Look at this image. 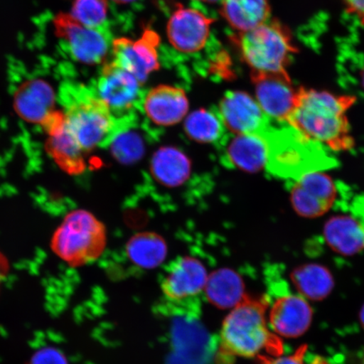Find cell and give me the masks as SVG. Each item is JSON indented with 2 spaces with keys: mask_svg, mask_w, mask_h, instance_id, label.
<instances>
[{
  "mask_svg": "<svg viewBox=\"0 0 364 364\" xmlns=\"http://www.w3.org/2000/svg\"><path fill=\"white\" fill-rule=\"evenodd\" d=\"M184 131L191 140L201 144H221L227 136L225 127L215 108L199 109L184 122Z\"/></svg>",
  "mask_w": 364,
  "mask_h": 364,
  "instance_id": "obj_26",
  "label": "cell"
},
{
  "mask_svg": "<svg viewBox=\"0 0 364 364\" xmlns=\"http://www.w3.org/2000/svg\"><path fill=\"white\" fill-rule=\"evenodd\" d=\"M353 212L354 213V216L362 223L364 227V196L363 197L358 198L356 201L353 203Z\"/></svg>",
  "mask_w": 364,
  "mask_h": 364,
  "instance_id": "obj_32",
  "label": "cell"
},
{
  "mask_svg": "<svg viewBox=\"0 0 364 364\" xmlns=\"http://www.w3.org/2000/svg\"><path fill=\"white\" fill-rule=\"evenodd\" d=\"M204 294L209 302L223 309H234L247 298L243 279L229 268H222L208 276Z\"/></svg>",
  "mask_w": 364,
  "mask_h": 364,
  "instance_id": "obj_22",
  "label": "cell"
},
{
  "mask_svg": "<svg viewBox=\"0 0 364 364\" xmlns=\"http://www.w3.org/2000/svg\"><path fill=\"white\" fill-rule=\"evenodd\" d=\"M52 249L73 267L93 262L107 245L106 228L92 213L79 209L67 215L52 239Z\"/></svg>",
  "mask_w": 364,
  "mask_h": 364,
  "instance_id": "obj_6",
  "label": "cell"
},
{
  "mask_svg": "<svg viewBox=\"0 0 364 364\" xmlns=\"http://www.w3.org/2000/svg\"><path fill=\"white\" fill-rule=\"evenodd\" d=\"M336 182L323 171L308 173L292 182L291 202L299 215L318 217L338 202Z\"/></svg>",
  "mask_w": 364,
  "mask_h": 364,
  "instance_id": "obj_12",
  "label": "cell"
},
{
  "mask_svg": "<svg viewBox=\"0 0 364 364\" xmlns=\"http://www.w3.org/2000/svg\"><path fill=\"white\" fill-rule=\"evenodd\" d=\"M313 311L302 295L285 293L273 302L269 312L271 330L279 338H298L311 327Z\"/></svg>",
  "mask_w": 364,
  "mask_h": 364,
  "instance_id": "obj_16",
  "label": "cell"
},
{
  "mask_svg": "<svg viewBox=\"0 0 364 364\" xmlns=\"http://www.w3.org/2000/svg\"><path fill=\"white\" fill-rule=\"evenodd\" d=\"M48 135L49 156L68 174H80L85 169V154L68 133L63 112L53 111L42 124Z\"/></svg>",
  "mask_w": 364,
  "mask_h": 364,
  "instance_id": "obj_17",
  "label": "cell"
},
{
  "mask_svg": "<svg viewBox=\"0 0 364 364\" xmlns=\"http://www.w3.org/2000/svg\"><path fill=\"white\" fill-rule=\"evenodd\" d=\"M250 76L262 111L270 120L286 122L298 93L288 73L252 71Z\"/></svg>",
  "mask_w": 364,
  "mask_h": 364,
  "instance_id": "obj_13",
  "label": "cell"
},
{
  "mask_svg": "<svg viewBox=\"0 0 364 364\" xmlns=\"http://www.w3.org/2000/svg\"><path fill=\"white\" fill-rule=\"evenodd\" d=\"M56 33L65 41L75 60L94 65L106 59L112 42L105 29L90 28L81 25L68 14H60L54 20Z\"/></svg>",
  "mask_w": 364,
  "mask_h": 364,
  "instance_id": "obj_8",
  "label": "cell"
},
{
  "mask_svg": "<svg viewBox=\"0 0 364 364\" xmlns=\"http://www.w3.org/2000/svg\"><path fill=\"white\" fill-rule=\"evenodd\" d=\"M292 279L299 294L306 299H325L334 285L330 272L317 264L300 267L294 272Z\"/></svg>",
  "mask_w": 364,
  "mask_h": 364,
  "instance_id": "obj_27",
  "label": "cell"
},
{
  "mask_svg": "<svg viewBox=\"0 0 364 364\" xmlns=\"http://www.w3.org/2000/svg\"><path fill=\"white\" fill-rule=\"evenodd\" d=\"M112 1L117 4H129L132 3H135L136 0H112Z\"/></svg>",
  "mask_w": 364,
  "mask_h": 364,
  "instance_id": "obj_33",
  "label": "cell"
},
{
  "mask_svg": "<svg viewBox=\"0 0 364 364\" xmlns=\"http://www.w3.org/2000/svg\"><path fill=\"white\" fill-rule=\"evenodd\" d=\"M55 95L47 82L33 80L25 82L14 97V107L23 120L42 124L54 111Z\"/></svg>",
  "mask_w": 364,
  "mask_h": 364,
  "instance_id": "obj_19",
  "label": "cell"
},
{
  "mask_svg": "<svg viewBox=\"0 0 364 364\" xmlns=\"http://www.w3.org/2000/svg\"><path fill=\"white\" fill-rule=\"evenodd\" d=\"M130 73L114 62L102 68L94 88L117 120L139 115L146 91Z\"/></svg>",
  "mask_w": 364,
  "mask_h": 364,
  "instance_id": "obj_7",
  "label": "cell"
},
{
  "mask_svg": "<svg viewBox=\"0 0 364 364\" xmlns=\"http://www.w3.org/2000/svg\"><path fill=\"white\" fill-rule=\"evenodd\" d=\"M215 109L230 134H259L270 129V119L260 105L244 91H228Z\"/></svg>",
  "mask_w": 364,
  "mask_h": 364,
  "instance_id": "obj_11",
  "label": "cell"
},
{
  "mask_svg": "<svg viewBox=\"0 0 364 364\" xmlns=\"http://www.w3.org/2000/svg\"><path fill=\"white\" fill-rule=\"evenodd\" d=\"M138 115L117 120L115 134L108 147L114 158L122 164L129 165L143 158L146 144L138 127Z\"/></svg>",
  "mask_w": 364,
  "mask_h": 364,
  "instance_id": "obj_24",
  "label": "cell"
},
{
  "mask_svg": "<svg viewBox=\"0 0 364 364\" xmlns=\"http://www.w3.org/2000/svg\"><path fill=\"white\" fill-rule=\"evenodd\" d=\"M65 125L68 133L86 154L107 148L115 134L117 120L94 89L79 85L63 89Z\"/></svg>",
  "mask_w": 364,
  "mask_h": 364,
  "instance_id": "obj_3",
  "label": "cell"
},
{
  "mask_svg": "<svg viewBox=\"0 0 364 364\" xmlns=\"http://www.w3.org/2000/svg\"><path fill=\"white\" fill-rule=\"evenodd\" d=\"M167 245L161 235L153 232L136 234L127 244L129 261L144 270H152L165 262Z\"/></svg>",
  "mask_w": 364,
  "mask_h": 364,
  "instance_id": "obj_25",
  "label": "cell"
},
{
  "mask_svg": "<svg viewBox=\"0 0 364 364\" xmlns=\"http://www.w3.org/2000/svg\"><path fill=\"white\" fill-rule=\"evenodd\" d=\"M268 130L259 134L227 135L220 144L223 161L227 166L248 173L267 167L270 154Z\"/></svg>",
  "mask_w": 364,
  "mask_h": 364,
  "instance_id": "obj_15",
  "label": "cell"
},
{
  "mask_svg": "<svg viewBox=\"0 0 364 364\" xmlns=\"http://www.w3.org/2000/svg\"><path fill=\"white\" fill-rule=\"evenodd\" d=\"M244 62L252 71L284 73L297 53L288 27L277 21H268L247 33L231 36Z\"/></svg>",
  "mask_w": 364,
  "mask_h": 364,
  "instance_id": "obj_5",
  "label": "cell"
},
{
  "mask_svg": "<svg viewBox=\"0 0 364 364\" xmlns=\"http://www.w3.org/2000/svg\"><path fill=\"white\" fill-rule=\"evenodd\" d=\"M307 346H302L290 355L262 358V364H327L321 358H316L311 363L306 361Z\"/></svg>",
  "mask_w": 364,
  "mask_h": 364,
  "instance_id": "obj_29",
  "label": "cell"
},
{
  "mask_svg": "<svg viewBox=\"0 0 364 364\" xmlns=\"http://www.w3.org/2000/svg\"><path fill=\"white\" fill-rule=\"evenodd\" d=\"M347 11L364 25V0H343Z\"/></svg>",
  "mask_w": 364,
  "mask_h": 364,
  "instance_id": "obj_31",
  "label": "cell"
},
{
  "mask_svg": "<svg viewBox=\"0 0 364 364\" xmlns=\"http://www.w3.org/2000/svg\"><path fill=\"white\" fill-rule=\"evenodd\" d=\"M326 242L343 256H353L364 249V227L355 216L338 215L324 227Z\"/></svg>",
  "mask_w": 364,
  "mask_h": 364,
  "instance_id": "obj_21",
  "label": "cell"
},
{
  "mask_svg": "<svg viewBox=\"0 0 364 364\" xmlns=\"http://www.w3.org/2000/svg\"><path fill=\"white\" fill-rule=\"evenodd\" d=\"M188 99L183 89L159 85L145 92L142 112L158 127L179 124L188 113Z\"/></svg>",
  "mask_w": 364,
  "mask_h": 364,
  "instance_id": "obj_18",
  "label": "cell"
},
{
  "mask_svg": "<svg viewBox=\"0 0 364 364\" xmlns=\"http://www.w3.org/2000/svg\"><path fill=\"white\" fill-rule=\"evenodd\" d=\"M71 16L86 27L105 29L108 16L107 1V0H75Z\"/></svg>",
  "mask_w": 364,
  "mask_h": 364,
  "instance_id": "obj_28",
  "label": "cell"
},
{
  "mask_svg": "<svg viewBox=\"0 0 364 364\" xmlns=\"http://www.w3.org/2000/svg\"><path fill=\"white\" fill-rule=\"evenodd\" d=\"M4 276L1 264H0V284H1L2 277Z\"/></svg>",
  "mask_w": 364,
  "mask_h": 364,
  "instance_id": "obj_36",
  "label": "cell"
},
{
  "mask_svg": "<svg viewBox=\"0 0 364 364\" xmlns=\"http://www.w3.org/2000/svg\"><path fill=\"white\" fill-rule=\"evenodd\" d=\"M220 13L240 33H247L270 19L267 0H223Z\"/></svg>",
  "mask_w": 364,
  "mask_h": 364,
  "instance_id": "obj_23",
  "label": "cell"
},
{
  "mask_svg": "<svg viewBox=\"0 0 364 364\" xmlns=\"http://www.w3.org/2000/svg\"><path fill=\"white\" fill-rule=\"evenodd\" d=\"M360 321H361V324L364 328V306L362 308L361 312H360Z\"/></svg>",
  "mask_w": 364,
  "mask_h": 364,
  "instance_id": "obj_35",
  "label": "cell"
},
{
  "mask_svg": "<svg viewBox=\"0 0 364 364\" xmlns=\"http://www.w3.org/2000/svg\"><path fill=\"white\" fill-rule=\"evenodd\" d=\"M356 97L300 88L287 124L304 138L331 151L352 149L353 139L348 112Z\"/></svg>",
  "mask_w": 364,
  "mask_h": 364,
  "instance_id": "obj_1",
  "label": "cell"
},
{
  "mask_svg": "<svg viewBox=\"0 0 364 364\" xmlns=\"http://www.w3.org/2000/svg\"><path fill=\"white\" fill-rule=\"evenodd\" d=\"M361 364H364V356H363V361H362Z\"/></svg>",
  "mask_w": 364,
  "mask_h": 364,
  "instance_id": "obj_38",
  "label": "cell"
},
{
  "mask_svg": "<svg viewBox=\"0 0 364 364\" xmlns=\"http://www.w3.org/2000/svg\"><path fill=\"white\" fill-rule=\"evenodd\" d=\"M150 172L158 183L175 188L188 181L192 164L186 154L176 147L159 149L150 161Z\"/></svg>",
  "mask_w": 364,
  "mask_h": 364,
  "instance_id": "obj_20",
  "label": "cell"
},
{
  "mask_svg": "<svg viewBox=\"0 0 364 364\" xmlns=\"http://www.w3.org/2000/svg\"><path fill=\"white\" fill-rule=\"evenodd\" d=\"M208 272L203 264L192 257L176 259L167 268L162 293L169 301L188 302L204 292Z\"/></svg>",
  "mask_w": 364,
  "mask_h": 364,
  "instance_id": "obj_14",
  "label": "cell"
},
{
  "mask_svg": "<svg viewBox=\"0 0 364 364\" xmlns=\"http://www.w3.org/2000/svg\"><path fill=\"white\" fill-rule=\"evenodd\" d=\"M195 1H201L205 3H209V4H215V3H220L223 2V0H195Z\"/></svg>",
  "mask_w": 364,
  "mask_h": 364,
  "instance_id": "obj_34",
  "label": "cell"
},
{
  "mask_svg": "<svg viewBox=\"0 0 364 364\" xmlns=\"http://www.w3.org/2000/svg\"><path fill=\"white\" fill-rule=\"evenodd\" d=\"M362 84H363V86L364 87V68H363V70L362 72Z\"/></svg>",
  "mask_w": 364,
  "mask_h": 364,
  "instance_id": "obj_37",
  "label": "cell"
},
{
  "mask_svg": "<svg viewBox=\"0 0 364 364\" xmlns=\"http://www.w3.org/2000/svg\"><path fill=\"white\" fill-rule=\"evenodd\" d=\"M270 154L267 168L272 175L294 182L315 171L334 166L336 161L321 145L312 142L292 127L267 132Z\"/></svg>",
  "mask_w": 364,
  "mask_h": 364,
  "instance_id": "obj_4",
  "label": "cell"
},
{
  "mask_svg": "<svg viewBox=\"0 0 364 364\" xmlns=\"http://www.w3.org/2000/svg\"><path fill=\"white\" fill-rule=\"evenodd\" d=\"M215 19L198 8H186L176 4L166 26L170 44L184 54H196L206 47Z\"/></svg>",
  "mask_w": 364,
  "mask_h": 364,
  "instance_id": "obj_9",
  "label": "cell"
},
{
  "mask_svg": "<svg viewBox=\"0 0 364 364\" xmlns=\"http://www.w3.org/2000/svg\"><path fill=\"white\" fill-rule=\"evenodd\" d=\"M159 44L161 38L150 28L145 29L138 40L117 38L112 44V62L143 84L152 72L161 67L158 53Z\"/></svg>",
  "mask_w": 364,
  "mask_h": 364,
  "instance_id": "obj_10",
  "label": "cell"
},
{
  "mask_svg": "<svg viewBox=\"0 0 364 364\" xmlns=\"http://www.w3.org/2000/svg\"><path fill=\"white\" fill-rule=\"evenodd\" d=\"M265 300L245 298L231 309L223 322V352L232 357H277L283 354V343L268 326Z\"/></svg>",
  "mask_w": 364,
  "mask_h": 364,
  "instance_id": "obj_2",
  "label": "cell"
},
{
  "mask_svg": "<svg viewBox=\"0 0 364 364\" xmlns=\"http://www.w3.org/2000/svg\"><path fill=\"white\" fill-rule=\"evenodd\" d=\"M30 364H68V362L65 355L58 350L46 348L34 354Z\"/></svg>",
  "mask_w": 364,
  "mask_h": 364,
  "instance_id": "obj_30",
  "label": "cell"
}]
</instances>
